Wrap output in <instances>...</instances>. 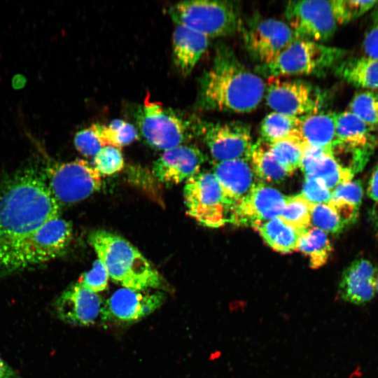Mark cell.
I'll use <instances>...</instances> for the list:
<instances>
[{
    "instance_id": "7bdbcfd3",
    "label": "cell",
    "mask_w": 378,
    "mask_h": 378,
    "mask_svg": "<svg viewBox=\"0 0 378 378\" xmlns=\"http://www.w3.org/2000/svg\"><path fill=\"white\" fill-rule=\"evenodd\" d=\"M375 290H376V292L378 293V274H377V276H376Z\"/></svg>"
},
{
    "instance_id": "5bb4252c",
    "label": "cell",
    "mask_w": 378,
    "mask_h": 378,
    "mask_svg": "<svg viewBox=\"0 0 378 378\" xmlns=\"http://www.w3.org/2000/svg\"><path fill=\"white\" fill-rule=\"evenodd\" d=\"M243 35L248 52L259 65L272 62L295 40L288 24L274 18L254 21L244 29Z\"/></svg>"
},
{
    "instance_id": "4fadbf2b",
    "label": "cell",
    "mask_w": 378,
    "mask_h": 378,
    "mask_svg": "<svg viewBox=\"0 0 378 378\" xmlns=\"http://www.w3.org/2000/svg\"><path fill=\"white\" fill-rule=\"evenodd\" d=\"M55 310L62 321L71 325L90 326L111 321L106 302L78 281L57 299Z\"/></svg>"
},
{
    "instance_id": "d4e9b609",
    "label": "cell",
    "mask_w": 378,
    "mask_h": 378,
    "mask_svg": "<svg viewBox=\"0 0 378 378\" xmlns=\"http://www.w3.org/2000/svg\"><path fill=\"white\" fill-rule=\"evenodd\" d=\"M254 229L273 250L283 253L297 251L300 234L280 217L260 223Z\"/></svg>"
},
{
    "instance_id": "ba28073f",
    "label": "cell",
    "mask_w": 378,
    "mask_h": 378,
    "mask_svg": "<svg viewBox=\"0 0 378 378\" xmlns=\"http://www.w3.org/2000/svg\"><path fill=\"white\" fill-rule=\"evenodd\" d=\"M187 214L200 224L219 227L229 223L230 205L213 172H198L183 188Z\"/></svg>"
},
{
    "instance_id": "d6a6232c",
    "label": "cell",
    "mask_w": 378,
    "mask_h": 378,
    "mask_svg": "<svg viewBox=\"0 0 378 378\" xmlns=\"http://www.w3.org/2000/svg\"><path fill=\"white\" fill-rule=\"evenodd\" d=\"M334 14L338 24L350 22L373 9L378 1L333 0Z\"/></svg>"
},
{
    "instance_id": "d6986e66",
    "label": "cell",
    "mask_w": 378,
    "mask_h": 378,
    "mask_svg": "<svg viewBox=\"0 0 378 378\" xmlns=\"http://www.w3.org/2000/svg\"><path fill=\"white\" fill-rule=\"evenodd\" d=\"M376 269L370 260L356 259L342 272L338 286L340 298L356 305L370 302L376 293Z\"/></svg>"
},
{
    "instance_id": "277c9868",
    "label": "cell",
    "mask_w": 378,
    "mask_h": 378,
    "mask_svg": "<svg viewBox=\"0 0 378 378\" xmlns=\"http://www.w3.org/2000/svg\"><path fill=\"white\" fill-rule=\"evenodd\" d=\"M72 225L59 217L0 251V276L22 271L61 256L72 239Z\"/></svg>"
},
{
    "instance_id": "836d02e7",
    "label": "cell",
    "mask_w": 378,
    "mask_h": 378,
    "mask_svg": "<svg viewBox=\"0 0 378 378\" xmlns=\"http://www.w3.org/2000/svg\"><path fill=\"white\" fill-rule=\"evenodd\" d=\"M311 225L327 234L339 233L344 227L338 214L328 204H312Z\"/></svg>"
},
{
    "instance_id": "ac0fdd59",
    "label": "cell",
    "mask_w": 378,
    "mask_h": 378,
    "mask_svg": "<svg viewBox=\"0 0 378 378\" xmlns=\"http://www.w3.org/2000/svg\"><path fill=\"white\" fill-rule=\"evenodd\" d=\"M213 169V173L230 203V209L248 196L258 183H262L248 159L216 162Z\"/></svg>"
},
{
    "instance_id": "83f0119b",
    "label": "cell",
    "mask_w": 378,
    "mask_h": 378,
    "mask_svg": "<svg viewBox=\"0 0 378 378\" xmlns=\"http://www.w3.org/2000/svg\"><path fill=\"white\" fill-rule=\"evenodd\" d=\"M300 118L275 111L269 113L260 124L262 141L270 144L286 138L298 137L297 127Z\"/></svg>"
},
{
    "instance_id": "8fae6325",
    "label": "cell",
    "mask_w": 378,
    "mask_h": 378,
    "mask_svg": "<svg viewBox=\"0 0 378 378\" xmlns=\"http://www.w3.org/2000/svg\"><path fill=\"white\" fill-rule=\"evenodd\" d=\"M285 15L295 39L318 43L328 41L339 25L332 1H292L286 6Z\"/></svg>"
},
{
    "instance_id": "8992f818",
    "label": "cell",
    "mask_w": 378,
    "mask_h": 378,
    "mask_svg": "<svg viewBox=\"0 0 378 378\" xmlns=\"http://www.w3.org/2000/svg\"><path fill=\"white\" fill-rule=\"evenodd\" d=\"M139 131L146 143L166 150L183 145L197 133L198 122H193L178 112L153 102L148 94L136 111Z\"/></svg>"
},
{
    "instance_id": "cb8c5ba5",
    "label": "cell",
    "mask_w": 378,
    "mask_h": 378,
    "mask_svg": "<svg viewBox=\"0 0 378 378\" xmlns=\"http://www.w3.org/2000/svg\"><path fill=\"white\" fill-rule=\"evenodd\" d=\"M336 75L361 88L378 90V59L361 57L341 61L335 68Z\"/></svg>"
},
{
    "instance_id": "7402d4cb",
    "label": "cell",
    "mask_w": 378,
    "mask_h": 378,
    "mask_svg": "<svg viewBox=\"0 0 378 378\" xmlns=\"http://www.w3.org/2000/svg\"><path fill=\"white\" fill-rule=\"evenodd\" d=\"M336 115L321 111L300 117L297 135L304 146L332 154L336 140Z\"/></svg>"
},
{
    "instance_id": "2e32d148",
    "label": "cell",
    "mask_w": 378,
    "mask_h": 378,
    "mask_svg": "<svg viewBox=\"0 0 378 378\" xmlns=\"http://www.w3.org/2000/svg\"><path fill=\"white\" fill-rule=\"evenodd\" d=\"M162 292L134 290L122 288L106 301L110 319L132 323L139 321L160 308L164 301Z\"/></svg>"
},
{
    "instance_id": "ffe728a7",
    "label": "cell",
    "mask_w": 378,
    "mask_h": 378,
    "mask_svg": "<svg viewBox=\"0 0 378 378\" xmlns=\"http://www.w3.org/2000/svg\"><path fill=\"white\" fill-rule=\"evenodd\" d=\"M335 151H345L351 158L369 157L374 145L372 127L349 111L336 115Z\"/></svg>"
},
{
    "instance_id": "5b68a950",
    "label": "cell",
    "mask_w": 378,
    "mask_h": 378,
    "mask_svg": "<svg viewBox=\"0 0 378 378\" xmlns=\"http://www.w3.org/2000/svg\"><path fill=\"white\" fill-rule=\"evenodd\" d=\"M344 50L321 43L294 40L270 64L258 65L257 72L270 78L290 76H324L342 61Z\"/></svg>"
},
{
    "instance_id": "ee69618b",
    "label": "cell",
    "mask_w": 378,
    "mask_h": 378,
    "mask_svg": "<svg viewBox=\"0 0 378 378\" xmlns=\"http://www.w3.org/2000/svg\"><path fill=\"white\" fill-rule=\"evenodd\" d=\"M377 205H378V203H377ZM376 212H378V211H376ZM375 217H376V218H377V227H378V213H376V216H375Z\"/></svg>"
},
{
    "instance_id": "1f68e13d",
    "label": "cell",
    "mask_w": 378,
    "mask_h": 378,
    "mask_svg": "<svg viewBox=\"0 0 378 378\" xmlns=\"http://www.w3.org/2000/svg\"><path fill=\"white\" fill-rule=\"evenodd\" d=\"M349 111L366 125L373 128L378 126V94L366 90L356 93L351 100Z\"/></svg>"
},
{
    "instance_id": "8d00e7d4",
    "label": "cell",
    "mask_w": 378,
    "mask_h": 378,
    "mask_svg": "<svg viewBox=\"0 0 378 378\" xmlns=\"http://www.w3.org/2000/svg\"><path fill=\"white\" fill-rule=\"evenodd\" d=\"M109 275L102 262L97 259L91 270L83 274L78 282L94 293L106 290L108 284Z\"/></svg>"
},
{
    "instance_id": "7c38bea8",
    "label": "cell",
    "mask_w": 378,
    "mask_h": 378,
    "mask_svg": "<svg viewBox=\"0 0 378 378\" xmlns=\"http://www.w3.org/2000/svg\"><path fill=\"white\" fill-rule=\"evenodd\" d=\"M197 134H202L216 162L249 159L253 147L251 128L240 121L198 122Z\"/></svg>"
},
{
    "instance_id": "30bf717a",
    "label": "cell",
    "mask_w": 378,
    "mask_h": 378,
    "mask_svg": "<svg viewBox=\"0 0 378 378\" xmlns=\"http://www.w3.org/2000/svg\"><path fill=\"white\" fill-rule=\"evenodd\" d=\"M265 95L274 111L295 117L321 111L325 103L324 93L302 80L270 78Z\"/></svg>"
},
{
    "instance_id": "d590c367",
    "label": "cell",
    "mask_w": 378,
    "mask_h": 378,
    "mask_svg": "<svg viewBox=\"0 0 378 378\" xmlns=\"http://www.w3.org/2000/svg\"><path fill=\"white\" fill-rule=\"evenodd\" d=\"M74 143L77 150L85 156H95L106 146L100 136L99 123L76 132Z\"/></svg>"
},
{
    "instance_id": "52a82bcc",
    "label": "cell",
    "mask_w": 378,
    "mask_h": 378,
    "mask_svg": "<svg viewBox=\"0 0 378 378\" xmlns=\"http://www.w3.org/2000/svg\"><path fill=\"white\" fill-rule=\"evenodd\" d=\"M169 14L176 24L187 27L209 38L232 34L241 27L239 11L230 1H180L169 8Z\"/></svg>"
},
{
    "instance_id": "e0dca14e",
    "label": "cell",
    "mask_w": 378,
    "mask_h": 378,
    "mask_svg": "<svg viewBox=\"0 0 378 378\" xmlns=\"http://www.w3.org/2000/svg\"><path fill=\"white\" fill-rule=\"evenodd\" d=\"M204 161L199 148L183 144L164 150L153 163V173L161 183L176 185L198 173Z\"/></svg>"
},
{
    "instance_id": "9a60e30c",
    "label": "cell",
    "mask_w": 378,
    "mask_h": 378,
    "mask_svg": "<svg viewBox=\"0 0 378 378\" xmlns=\"http://www.w3.org/2000/svg\"><path fill=\"white\" fill-rule=\"evenodd\" d=\"M286 201V197L279 190L260 183L231 208L229 223L254 229L260 223L279 217Z\"/></svg>"
},
{
    "instance_id": "60d3db41",
    "label": "cell",
    "mask_w": 378,
    "mask_h": 378,
    "mask_svg": "<svg viewBox=\"0 0 378 378\" xmlns=\"http://www.w3.org/2000/svg\"><path fill=\"white\" fill-rule=\"evenodd\" d=\"M368 195L374 202L378 203V163L374 167L370 176L368 188Z\"/></svg>"
},
{
    "instance_id": "7a4b0ae2",
    "label": "cell",
    "mask_w": 378,
    "mask_h": 378,
    "mask_svg": "<svg viewBox=\"0 0 378 378\" xmlns=\"http://www.w3.org/2000/svg\"><path fill=\"white\" fill-rule=\"evenodd\" d=\"M265 90L262 78L223 46L216 50L211 67L200 78L198 106L206 110L248 113L260 104Z\"/></svg>"
},
{
    "instance_id": "44dd1931",
    "label": "cell",
    "mask_w": 378,
    "mask_h": 378,
    "mask_svg": "<svg viewBox=\"0 0 378 378\" xmlns=\"http://www.w3.org/2000/svg\"><path fill=\"white\" fill-rule=\"evenodd\" d=\"M300 168L305 177L321 181L331 191L340 183L352 180L355 174L332 153L308 146L304 147Z\"/></svg>"
},
{
    "instance_id": "603a6c76",
    "label": "cell",
    "mask_w": 378,
    "mask_h": 378,
    "mask_svg": "<svg viewBox=\"0 0 378 378\" xmlns=\"http://www.w3.org/2000/svg\"><path fill=\"white\" fill-rule=\"evenodd\" d=\"M209 38L187 27L176 24L172 37L173 59L186 76L194 69L209 46Z\"/></svg>"
},
{
    "instance_id": "3957f363",
    "label": "cell",
    "mask_w": 378,
    "mask_h": 378,
    "mask_svg": "<svg viewBox=\"0 0 378 378\" xmlns=\"http://www.w3.org/2000/svg\"><path fill=\"white\" fill-rule=\"evenodd\" d=\"M89 243L109 277L123 288L134 290L162 289L164 280L149 260L130 242L113 232L97 230Z\"/></svg>"
},
{
    "instance_id": "f1b7e54d",
    "label": "cell",
    "mask_w": 378,
    "mask_h": 378,
    "mask_svg": "<svg viewBox=\"0 0 378 378\" xmlns=\"http://www.w3.org/2000/svg\"><path fill=\"white\" fill-rule=\"evenodd\" d=\"M266 144L273 158L290 175L300 168L304 146L298 137Z\"/></svg>"
},
{
    "instance_id": "9c48e42d",
    "label": "cell",
    "mask_w": 378,
    "mask_h": 378,
    "mask_svg": "<svg viewBox=\"0 0 378 378\" xmlns=\"http://www.w3.org/2000/svg\"><path fill=\"white\" fill-rule=\"evenodd\" d=\"M46 173V183L59 204L85 200L102 185L100 174L83 160L50 165Z\"/></svg>"
},
{
    "instance_id": "f35d334b",
    "label": "cell",
    "mask_w": 378,
    "mask_h": 378,
    "mask_svg": "<svg viewBox=\"0 0 378 378\" xmlns=\"http://www.w3.org/2000/svg\"><path fill=\"white\" fill-rule=\"evenodd\" d=\"M301 195L312 204H328L332 199V191L312 177H305Z\"/></svg>"
},
{
    "instance_id": "4dcf8cb0",
    "label": "cell",
    "mask_w": 378,
    "mask_h": 378,
    "mask_svg": "<svg viewBox=\"0 0 378 378\" xmlns=\"http://www.w3.org/2000/svg\"><path fill=\"white\" fill-rule=\"evenodd\" d=\"M99 133L105 146L118 148L130 144L139 138L136 128L120 119L112 120L108 125L99 124Z\"/></svg>"
},
{
    "instance_id": "484cf974",
    "label": "cell",
    "mask_w": 378,
    "mask_h": 378,
    "mask_svg": "<svg viewBox=\"0 0 378 378\" xmlns=\"http://www.w3.org/2000/svg\"><path fill=\"white\" fill-rule=\"evenodd\" d=\"M297 251L309 258L310 267L317 269L327 262L332 252V246L327 233L312 226L300 235Z\"/></svg>"
},
{
    "instance_id": "b9f144b4",
    "label": "cell",
    "mask_w": 378,
    "mask_h": 378,
    "mask_svg": "<svg viewBox=\"0 0 378 378\" xmlns=\"http://www.w3.org/2000/svg\"><path fill=\"white\" fill-rule=\"evenodd\" d=\"M0 378H19L16 372L0 357Z\"/></svg>"
},
{
    "instance_id": "6da1fadb",
    "label": "cell",
    "mask_w": 378,
    "mask_h": 378,
    "mask_svg": "<svg viewBox=\"0 0 378 378\" xmlns=\"http://www.w3.org/2000/svg\"><path fill=\"white\" fill-rule=\"evenodd\" d=\"M60 204L44 176L33 168L11 174L0 185V251L59 217Z\"/></svg>"
},
{
    "instance_id": "f546056e",
    "label": "cell",
    "mask_w": 378,
    "mask_h": 378,
    "mask_svg": "<svg viewBox=\"0 0 378 378\" xmlns=\"http://www.w3.org/2000/svg\"><path fill=\"white\" fill-rule=\"evenodd\" d=\"M312 204L301 194L286 197L280 218L296 230L300 235L311 227Z\"/></svg>"
},
{
    "instance_id": "74e56055",
    "label": "cell",
    "mask_w": 378,
    "mask_h": 378,
    "mask_svg": "<svg viewBox=\"0 0 378 378\" xmlns=\"http://www.w3.org/2000/svg\"><path fill=\"white\" fill-rule=\"evenodd\" d=\"M363 196V189L358 181L351 180L340 183L332 190V199L356 208L360 207Z\"/></svg>"
},
{
    "instance_id": "4316f807",
    "label": "cell",
    "mask_w": 378,
    "mask_h": 378,
    "mask_svg": "<svg viewBox=\"0 0 378 378\" xmlns=\"http://www.w3.org/2000/svg\"><path fill=\"white\" fill-rule=\"evenodd\" d=\"M248 160L260 182L278 183L290 175L273 158L267 144L262 140L253 144Z\"/></svg>"
},
{
    "instance_id": "e575fe53",
    "label": "cell",
    "mask_w": 378,
    "mask_h": 378,
    "mask_svg": "<svg viewBox=\"0 0 378 378\" xmlns=\"http://www.w3.org/2000/svg\"><path fill=\"white\" fill-rule=\"evenodd\" d=\"M94 167L100 176H110L124 167V158L120 148L104 146L94 158Z\"/></svg>"
},
{
    "instance_id": "ab89813d",
    "label": "cell",
    "mask_w": 378,
    "mask_h": 378,
    "mask_svg": "<svg viewBox=\"0 0 378 378\" xmlns=\"http://www.w3.org/2000/svg\"><path fill=\"white\" fill-rule=\"evenodd\" d=\"M363 48L366 56L378 59V4L373 8L370 22L365 32Z\"/></svg>"
}]
</instances>
